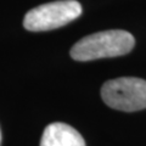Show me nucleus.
I'll use <instances>...</instances> for the list:
<instances>
[{"label":"nucleus","mask_w":146,"mask_h":146,"mask_svg":"<svg viewBox=\"0 0 146 146\" xmlns=\"http://www.w3.org/2000/svg\"><path fill=\"white\" fill-rule=\"evenodd\" d=\"M135 39L122 29L104 31L82 38L71 49V57L76 61H93L106 57L123 56L130 52Z\"/></svg>","instance_id":"f257e3e1"},{"label":"nucleus","mask_w":146,"mask_h":146,"mask_svg":"<svg viewBox=\"0 0 146 146\" xmlns=\"http://www.w3.org/2000/svg\"><path fill=\"white\" fill-rule=\"evenodd\" d=\"M104 102L111 108L134 112L146 108V80L121 77L106 82L101 88Z\"/></svg>","instance_id":"f03ea898"},{"label":"nucleus","mask_w":146,"mask_h":146,"mask_svg":"<svg viewBox=\"0 0 146 146\" xmlns=\"http://www.w3.org/2000/svg\"><path fill=\"white\" fill-rule=\"evenodd\" d=\"M80 13L82 5L77 0H58L32 9L26 13L23 26L31 32L51 31L74 21Z\"/></svg>","instance_id":"7ed1b4c3"},{"label":"nucleus","mask_w":146,"mask_h":146,"mask_svg":"<svg viewBox=\"0 0 146 146\" xmlns=\"http://www.w3.org/2000/svg\"><path fill=\"white\" fill-rule=\"evenodd\" d=\"M40 146H85V141L73 127L66 123H51L45 128Z\"/></svg>","instance_id":"20e7f679"},{"label":"nucleus","mask_w":146,"mask_h":146,"mask_svg":"<svg viewBox=\"0 0 146 146\" xmlns=\"http://www.w3.org/2000/svg\"><path fill=\"white\" fill-rule=\"evenodd\" d=\"M0 141H1V133H0Z\"/></svg>","instance_id":"39448f33"}]
</instances>
